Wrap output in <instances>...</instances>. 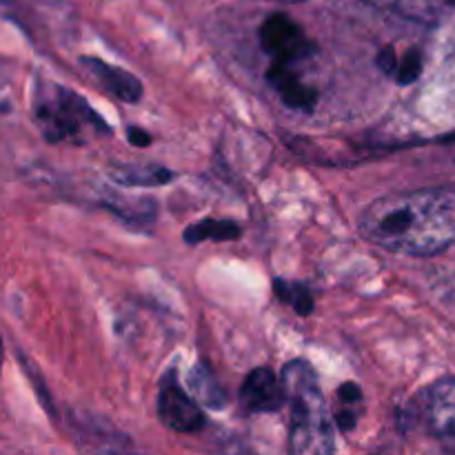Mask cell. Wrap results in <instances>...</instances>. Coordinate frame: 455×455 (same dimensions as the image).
<instances>
[{"label": "cell", "mask_w": 455, "mask_h": 455, "mask_svg": "<svg viewBox=\"0 0 455 455\" xmlns=\"http://www.w3.org/2000/svg\"><path fill=\"white\" fill-rule=\"evenodd\" d=\"M240 400H243L244 409L251 413L278 411L284 404L283 380L269 367L253 369L247 380L243 382Z\"/></svg>", "instance_id": "obj_7"}, {"label": "cell", "mask_w": 455, "mask_h": 455, "mask_svg": "<svg viewBox=\"0 0 455 455\" xmlns=\"http://www.w3.org/2000/svg\"><path fill=\"white\" fill-rule=\"evenodd\" d=\"M360 234L400 256L443 253L455 243V189L427 187L382 196L364 209Z\"/></svg>", "instance_id": "obj_1"}, {"label": "cell", "mask_w": 455, "mask_h": 455, "mask_svg": "<svg viewBox=\"0 0 455 455\" xmlns=\"http://www.w3.org/2000/svg\"><path fill=\"white\" fill-rule=\"evenodd\" d=\"M336 407H333L331 418L336 420V425L340 427L342 431H351L358 425L360 416H363L364 409V398L363 391L355 382H345V385L338 389L336 394Z\"/></svg>", "instance_id": "obj_10"}, {"label": "cell", "mask_w": 455, "mask_h": 455, "mask_svg": "<svg viewBox=\"0 0 455 455\" xmlns=\"http://www.w3.org/2000/svg\"><path fill=\"white\" fill-rule=\"evenodd\" d=\"M191 385H194V391L196 395H198V400H203L204 404H209V407L213 409L222 407L225 395H222L220 387H216V382L212 380V376H209L204 369H198V371L191 376Z\"/></svg>", "instance_id": "obj_14"}, {"label": "cell", "mask_w": 455, "mask_h": 455, "mask_svg": "<svg viewBox=\"0 0 455 455\" xmlns=\"http://www.w3.org/2000/svg\"><path fill=\"white\" fill-rule=\"evenodd\" d=\"M260 44L271 65H307L314 56V44L302 27L284 13H274L262 22Z\"/></svg>", "instance_id": "obj_4"}, {"label": "cell", "mask_w": 455, "mask_h": 455, "mask_svg": "<svg viewBox=\"0 0 455 455\" xmlns=\"http://www.w3.org/2000/svg\"><path fill=\"white\" fill-rule=\"evenodd\" d=\"M240 227L229 220H200L198 225H191L185 231V240L189 244L204 243V240H216V243H225V240L240 238Z\"/></svg>", "instance_id": "obj_11"}, {"label": "cell", "mask_w": 455, "mask_h": 455, "mask_svg": "<svg viewBox=\"0 0 455 455\" xmlns=\"http://www.w3.org/2000/svg\"><path fill=\"white\" fill-rule=\"evenodd\" d=\"M80 65L107 93H111L118 100L138 102L142 98L140 80L129 74V71L109 65L100 58H80Z\"/></svg>", "instance_id": "obj_8"}, {"label": "cell", "mask_w": 455, "mask_h": 455, "mask_svg": "<svg viewBox=\"0 0 455 455\" xmlns=\"http://www.w3.org/2000/svg\"><path fill=\"white\" fill-rule=\"evenodd\" d=\"M34 118L49 142H83L107 132L100 116L71 89L43 83L36 92Z\"/></svg>", "instance_id": "obj_3"}, {"label": "cell", "mask_w": 455, "mask_h": 455, "mask_svg": "<svg viewBox=\"0 0 455 455\" xmlns=\"http://www.w3.org/2000/svg\"><path fill=\"white\" fill-rule=\"evenodd\" d=\"M3 4H4V0H0V7H3Z\"/></svg>", "instance_id": "obj_17"}, {"label": "cell", "mask_w": 455, "mask_h": 455, "mask_svg": "<svg viewBox=\"0 0 455 455\" xmlns=\"http://www.w3.org/2000/svg\"><path fill=\"white\" fill-rule=\"evenodd\" d=\"M363 3L420 25H438L455 12V0H363Z\"/></svg>", "instance_id": "obj_9"}, {"label": "cell", "mask_w": 455, "mask_h": 455, "mask_svg": "<svg viewBox=\"0 0 455 455\" xmlns=\"http://www.w3.org/2000/svg\"><path fill=\"white\" fill-rule=\"evenodd\" d=\"M278 3H300V0H278Z\"/></svg>", "instance_id": "obj_16"}, {"label": "cell", "mask_w": 455, "mask_h": 455, "mask_svg": "<svg viewBox=\"0 0 455 455\" xmlns=\"http://www.w3.org/2000/svg\"><path fill=\"white\" fill-rule=\"evenodd\" d=\"M114 178L124 187H154L172 180V172L160 167H120Z\"/></svg>", "instance_id": "obj_12"}, {"label": "cell", "mask_w": 455, "mask_h": 455, "mask_svg": "<svg viewBox=\"0 0 455 455\" xmlns=\"http://www.w3.org/2000/svg\"><path fill=\"white\" fill-rule=\"evenodd\" d=\"M158 416L164 427L178 431V434H196L204 427L203 409L178 385L173 373L160 385Z\"/></svg>", "instance_id": "obj_6"}, {"label": "cell", "mask_w": 455, "mask_h": 455, "mask_svg": "<svg viewBox=\"0 0 455 455\" xmlns=\"http://www.w3.org/2000/svg\"><path fill=\"white\" fill-rule=\"evenodd\" d=\"M420 411L431 438L455 451V378L434 382L422 395Z\"/></svg>", "instance_id": "obj_5"}, {"label": "cell", "mask_w": 455, "mask_h": 455, "mask_svg": "<svg viewBox=\"0 0 455 455\" xmlns=\"http://www.w3.org/2000/svg\"><path fill=\"white\" fill-rule=\"evenodd\" d=\"M284 403L291 409L289 447L298 455H327L336 449L333 418L314 369L302 360L289 363L283 376Z\"/></svg>", "instance_id": "obj_2"}, {"label": "cell", "mask_w": 455, "mask_h": 455, "mask_svg": "<svg viewBox=\"0 0 455 455\" xmlns=\"http://www.w3.org/2000/svg\"><path fill=\"white\" fill-rule=\"evenodd\" d=\"M129 133V142L132 145H138V147H147L151 142V136L147 132H142V129H136V127H129L127 129Z\"/></svg>", "instance_id": "obj_15"}, {"label": "cell", "mask_w": 455, "mask_h": 455, "mask_svg": "<svg viewBox=\"0 0 455 455\" xmlns=\"http://www.w3.org/2000/svg\"><path fill=\"white\" fill-rule=\"evenodd\" d=\"M275 293H278L280 300L289 302L298 314L307 315L314 309V298H311L309 289H305L298 283H284V280H275L274 283Z\"/></svg>", "instance_id": "obj_13"}]
</instances>
